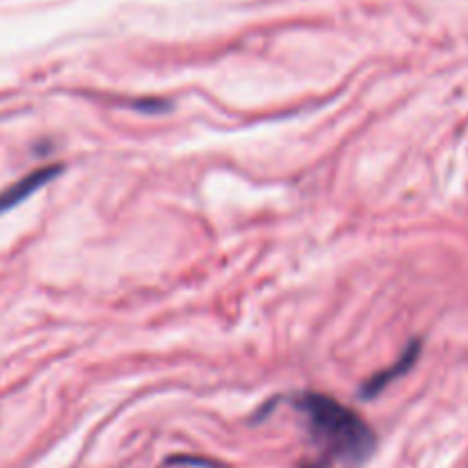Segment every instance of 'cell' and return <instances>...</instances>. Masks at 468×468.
Listing matches in <instances>:
<instances>
[{
  "label": "cell",
  "instance_id": "obj_3",
  "mask_svg": "<svg viewBox=\"0 0 468 468\" xmlns=\"http://www.w3.org/2000/svg\"><path fill=\"white\" fill-rule=\"evenodd\" d=\"M419 356H420V343L411 341L410 346H407V350L402 352L400 359H398L391 368L379 370L378 375H373V378L364 384V388H361V396L368 398V400H373V398L379 396V393H382L388 384L396 382V379H400L402 375L410 373V370L414 368L416 361H419Z\"/></svg>",
  "mask_w": 468,
  "mask_h": 468
},
{
  "label": "cell",
  "instance_id": "obj_4",
  "mask_svg": "<svg viewBox=\"0 0 468 468\" xmlns=\"http://www.w3.org/2000/svg\"><path fill=\"white\" fill-rule=\"evenodd\" d=\"M300 468H332V466H329L327 462H311V464H304Z\"/></svg>",
  "mask_w": 468,
  "mask_h": 468
},
{
  "label": "cell",
  "instance_id": "obj_2",
  "mask_svg": "<svg viewBox=\"0 0 468 468\" xmlns=\"http://www.w3.org/2000/svg\"><path fill=\"white\" fill-rule=\"evenodd\" d=\"M62 169V165H46V167L35 169V172L26 174V176L18 178V181L12 183L9 187H5V190L0 192V215L12 210L14 206L23 204V201L30 195H35L39 187H44L46 183H50L55 176H59Z\"/></svg>",
  "mask_w": 468,
  "mask_h": 468
},
{
  "label": "cell",
  "instance_id": "obj_1",
  "mask_svg": "<svg viewBox=\"0 0 468 468\" xmlns=\"http://www.w3.org/2000/svg\"><path fill=\"white\" fill-rule=\"evenodd\" d=\"M295 407L309 423L315 441L332 457L356 466L373 455L378 439L355 410L323 393H300Z\"/></svg>",
  "mask_w": 468,
  "mask_h": 468
}]
</instances>
